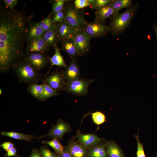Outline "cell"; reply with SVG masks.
Here are the masks:
<instances>
[{
    "label": "cell",
    "mask_w": 157,
    "mask_h": 157,
    "mask_svg": "<svg viewBox=\"0 0 157 157\" xmlns=\"http://www.w3.org/2000/svg\"><path fill=\"white\" fill-rule=\"evenodd\" d=\"M61 49L71 58L76 59L78 53L72 40H67L62 42Z\"/></svg>",
    "instance_id": "7402d4cb"
},
{
    "label": "cell",
    "mask_w": 157,
    "mask_h": 157,
    "mask_svg": "<svg viewBox=\"0 0 157 157\" xmlns=\"http://www.w3.org/2000/svg\"><path fill=\"white\" fill-rule=\"evenodd\" d=\"M43 84H32L27 88V90L31 95L40 100L43 93Z\"/></svg>",
    "instance_id": "d4e9b609"
},
{
    "label": "cell",
    "mask_w": 157,
    "mask_h": 157,
    "mask_svg": "<svg viewBox=\"0 0 157 157\" xmlns=\"http://www.w3.org/2000/svg\"><path fill=\"white\" fill-rule=\"evenodd\" d=\"M55 53L51 57L49 56L48 59L51 64V67L53 65H56L58 67H63L65 69L67 65L61 54L60 49L58 47L57 44L53 46Z\"/></svg>",
    "instance_id": "ffe728a7"
},
{
    "label": "cell",
    "mask_w": 157,
    "mask_h": 157,
    "mask_svg": "<svg viewBox=\"0 0 157 157\" xmlns=\"http://www.w3.org/2000/svg\"><path fill=\"white\" fill-rule=\"evenodd\" d=\"M63 72L58 69L47 75L44 78L43 83L50 86L54 90L58 92L64 90L66 83Z\"/></svg>",
    "instance_id": "52a82bcc"
},
{
    "label": "cell",
    "mask_w": 157,
    "mask_h": 157,
    "mask_svg": "<svg viewBox=\"0 0 157 157\" xmlns=\"http://www.w3.org/2000/svg\"><path fill=\"white\" fill-rule=\"evenodd\" d=\"M92 119L94 123L97 126V130L99 129V126L106 121V116L102 112L96 111L91 113Z\"/></svg>",
    "instance_id": "f1b7e54d"
},
{
    "label": "cell",
    "mask_w": 157,
    "mask_h": 157,
    "mask_svg": "<svg viewBox=\"0 0 157 157\" xmlns=\"http://www.w3.org/2000/svg\"><path fill=\"white\" fill-rule=\"evenodd\" d=\"M156 157H157V155H156Z\"/></svg>",
    "instance_id": "7bdbcfd3"
},
{
    "label": "cell",
    "mask_w": 157,
    "mask_h": 157,
    "mask_svg": "<svg viewBox=\"0 0 157 157\" xmlns=\"http://www.w3.org/2000/svg\"><path fill=\"white\" fill-rule=\"evenodd\" d=\"M57 154L58 157H72L65 149L62 153L60 154Z\"/></svg>",
    "instance_id": "ab89813d"
},
{
    "label": "cell",
    "mask_w": 157,
    "mask_h": 157,
    "mask_svg": "<svg viewBox=\"0 0 157 157\" xmlns=\"http://www.w3.org/2000/svg\"><path fill=\"white\" fill-rule=\"evenodd\" d=\"M111 0H95L94 3L91 6L92 9L97 10L107 5Z\"/></svg>",
    "instance_id": "d6a6232c"
},
{
    "label": "cell",
    "mask_w": 157,
    "mask_h": 157,
    "mask_svg": "<svg viewBox=\"0 0 157 157\" xmlns=\"http://www.w3.org/2000/svg\"><path fill=\"white\" fill-rule=\"evenodd\" d=\"M64 21L78 31H83L86 22L84 13L82 9H76L74 5L65 6Z\"/></svg>",
    "instance_id": "277c9868"
},
{
    "label": "cell",
    "mask_w": 157,
    "mask_h": 157,
    "mask_svg": "<svg viewBox=\"0 0 157 157\" xmlns=\"http://www.w3.org/2000/svg\"><path fill=\"white\" fill-rule=\"evenodd\" d=\"M42 143L48 145L52 148L57 154L62 153L65 150L64 147L58 140L54 138L50 141H43Z\"/></svg>",
    "instance_id": "484cf974"
},
{
    "label": "cell",
    "mask_w": 157,
    "mask_h": 157,
    "mask_svg": "<svg viewBox=\"0 0 157 157\" xmlns=\"http://www.w3.org/2000/svg\"><path fill=\"white\" fill-rule=\"evenodd\" d=\"M106 150L108 157H125L122 150L114 141H108Z\"/></svg>",
    "instance_id": "44dd1931"
},
{
    "label": "cell",
    "mask_w": 157,
    "mask_h": 157,
    "mask_svg": "<svg viewBox=\"0 0 157 157\" xmlns=\"http://www.w3.org/2000/svg\"><path fill=\"white\" fill-rule=\"evenodd\" d=\"M5 8L10 9H14V7L17 5V0H4Z\"/></svg>",
    "instance_id": "d590c367"
},
{
    "label": "cell",
    "mask_w": 157,
    "mask_h": 157,
    "mask_svg": "<svg viewBox=\"0 0 157 157\" xmlns=\"http://www.w3.org/2000/svg\"><path fill=\"white\" fill-rule=\"evenodd\" d=\"M49 48L42 36L28 43L26 48L27 53H42L47 51Z\"/></svg>",
    "instance_id": "2e32d148"
},
{
    "label": "cell",
    "mask_w": 157,
    "mask_h": 157,
    "mask_svg": "<svg viewBox=\"0 0 157 157\" xmlns=\"http://www.w3.org/2000/svg\"><path fill=\"white\" fill-rule=\"evenodd\" d=\"M83 31L90 38H99L105 36L109 32L108 26L94 20L85 24Z\"/></svg>",
    "instance_id": "8992f818"
},
{
    "label": "cell",
    "mask_w": 157,
    "mask_h": 157,
    "mask_svg": "<svg viewBox=\"0 0 157 157\" xmlns=\"http://www.w3.org/2000/svg\"><path fill=\"white\" fill-rule=\"evenodd\" d=\"M46 45L49 48L51 46L57 44L59 41L56 28V24L52 28L44 32L42 36Z\"/></svg>",
    "instance_id": "d6986e66"
},
{
    "label": "cell",
    "mask_w": 157,
    "mask_h": 157,
    "mask_svg": "<svg viewBox=\"0 0 157 157\" xmlns=\"http://www.w3.org/2000/svg\"><path fill=\"white\" fill-rule=\"evenodd\" d=\"M50 1L53 2L52 4V10L49 16H53L55 13L64 10L65 3L69 2V0H56Z\"/></svg>",
    "instance_id": "83f0119b"
},
{
    "label": "cell",
    "mask_w": 157,
    "mask_h": 157,
    "mask_svg": "<svg viewBox=\"0 0 157 157\" xmlns=\"http://www.w3.org/2000/svg\"><path fill=\"white\" fill-rule=\"evenodd\" d=\"M17 157H18V156H17Z\"/></svg>",
    "instance_id": "ee69618b"
},
{
    "label": "cell",
    "mask_w": 157,
    "mask_h": 157,
    "mask_svg": "<svg viewBox=\"0 0 157 157\" xmlns=\"http://www.w3.org/2000/svg\"><path fill=\"white\" fill-rule=\"evenodd\" d=\"M29 157H43V156L40 150L34 148L32 150Z\"/></svg>",
    "instance_id": "f35d334b"
},
{
    "label": "cell",
    "mask_w": 157,
    "mask_h": 157,
    "mask_svg": "<svg viewBox=\"0 0 157 157\" xmlns=\"http://www.w3.org/2000/svg\"><path fill=\"white\" fill-rule=\"evenodd\" d=\"M63 73L66 82L80 78L79 66L76 59L71 60Z\"/></svg>",
    "instance_id": "9a60e30c"
},
{
    "label": "cell",
    "mask_w": 157,
    "mask_h": 157,
    "mask_svg": "<svg viewBox=\"0 0 157 157\" xmlns=\"http://www.w3.org/2000/svg\"><path fill=\"white\" fill-rule=\"evenodd\" d=\"M12 68L20 83L30 85L44 80V75L37 71L24 58Z\"/></svg>",
    "instance_id": "3957f363"
},
{
    "label": "cell",
    "mask_w": 157,
    "mask_h": 157,
    "mask_svg": "<svg viewBox=\"0 0 157 157\" xmlns=\"http://www.w3.org/2000/svg\"><path fill=\"white\" fill-rule=\"evenodd\" d=\"M132 0H111L110 3L113 11V15L119 13L123 8L130 7L132 5Z\"/></svg>",
    "instance_id": "cb8c5ba5"
},
{
    "label": "cell",
    "mask_w": 157,
    "mask_h": 157,
    "mask_svg": "<svg viewBox=\"0 0 157 157\" xmlns=\"http://www.w3.org/2000/svg\"><path fill=\"white\" fill-rule=\"evenodd\" d=\"M56 28L59 41L61 42L67 40H73L79 32L65 21L56 24Z\"/></svg>",
    "instance_id": "4fadbf2b"
},
{
    "label": "cell",
    "mask_w": 157,
    "mask_h": 157,
    "mask_svg": "<svg viewBox=\"0 0 157 157\" xmlns=\"http://www.w3.org/2000/svg\"><path fill=\"white\" fill-rule=\"evenodd\" d=\"M18 156L16 149L14 147L9 150L6 151L4 155V157H10L11 156Z\"/></svg>",
    "instance_id": "74e56055"
},
{
    "label": "cell",
    "mask_w": 157,
    "mask_h": 157,
    "mask_svg": "<svg viewBox=\"0 0 157 157\" xmlns=\"http://www.w3.org/2000/svg\"><path fill=\"white\" fill-rule=\"evenodd\" d=\"M71 130L70 125L63 121L62 119H59L56 124L45 135L39 137H47L56 138L59 141L61 140L63 135Z\"/></svg>",
    "instance_id": "30bf717a"
},
{
    "label": "cell",
    "mask_w": 157,
    "mask_h": 157,
    "mask_svg": "<svg viewBox=\"0 0 157 157\" xmlns=\"http://www.w3.org/2000/svg\"><path fill=\"white\" fill-rule=\"evenodd\" d=\"M110 2L106 6L96 10L95 21L104 24L106 20L113 15V11Z\"/></svg>",
    "instance_id": "e0dca14e"
},
{
    "label": "cell",
    "mask_w": 157,
    "mask_h": 157,
    "mask_svg": "<svg viewBox=\"0 0 157 157\" xmlns=\"http://www.w3.org/2000/svg\"><path fill=\"white\" fill-rule=\"evenodd\" d=\"M137 135H135L137 142V149L136 152V157H146L143 145L140 142L139 138V129Z\"/></svg>",
    "instance_id": "1f68e13d"
},
{
    "label": "cell",
    "mask_w": 157,
    "mask_h": 157,
    "mask_svg": "<svg viewBox=\"0 0 157 157\" xmlns=\"http://www.w3.org/2000/svg\"><path fill=\"white\" fill-rule=\"evenodd\" d=\"M48 56L42 53H27L23 58L39 72L49 63Z\"/></svg>",
    "instance_id": "ba28073f"
},
{
    "label": "cell",
    "mask_w": 157,
    "mask_h": 157,
    "mask_svg": "<svg viewBox=\"0 0 157 157\" xmlns=\"http://www.w3.org/2000/svg\"><path fill=\"white\" fill-rule=\"evenodd\" d=\"M152 28L155 33L156 37L157 39V25L155 23H153Z\"/></svg>",
    "instance_id": "60d3db41"
},
{
    "label": "cell",
    "mask_w": 157,
    "mask_h": 157,
    "mask_svg": "<svg viewBox=\"0 0 157 157\" xmlns=\"http://www.w3.org/2000/svg\"><path fill=\"white\" fill-rule=\"evenodd\" d=\"M91 39L83 31H79L77 33L73 40L78 55L82 56L89 51Z\"/></svg>",
    "instance_id": "9c48e42d"
},
{
    "label": "cell",
    "mask_w": 157,
    "mask_h": 157,
    "mask_svg": "<svg viewBox=\"0 0 157 157\" xmlns=\"http://www.w3.org/2000/svg\"><path fill=\"white\" fill-rule=\"evenodd\" d=\"M0 147L7 151L15 147L14 144L10 142H6L0 144Z\"/></svg>",
    "instance_id": "8d00e7d4"
},
{
    "label": "cell",
    "mask_w": 157,
    "mask_h": 157,
    "mask_svg": "<svg viewBox=\"0 0 157 157\" xmlns=\"http://www.w3.org/2000/svg\"><path fill=\"white\" fill-rule=\"evenodd\" d=\"M43 157H58L57 154L55 153L48 149L42 147L40 149Z\"/></svg>",
    "instance_id": "e575fe53"
},
{
    "label": "cell",
    "mask_w": 157,
    "mask_h": 157,
    "mask_svg": "<svg viewBox=\"0 0 157 157\" xmlns=\"http://www.w3.org/2000/svg\"><path fill=\"white\" fill-rule=\"evenodd\" d=\"M76 138L78 142L88 149L104 140V138L99 137L94 133L83 134L79 130L77 131Z\"/></svg>",
    "instance_id": "7c38bea8"
},
{
    "label": "cell",
    "mask_w": 157,
    "mask_h": 157,
    "mask_svg": "<svg viewBox=\"0 0 157 157\" xmlns=\"http://www.w3.org/2000/svg\"><path fill=\"white\" fill-rule=\"evenodd\" d=\"M1 133L2 135L4 136L27 141H31L33 138H37L32 135H28L14 131H2Z\"/></svg>",
    "instance_id": "603a6c76"
},
{
    "label": "cell",
    "mask_w": 157,
    "mask_h": 157,
    "mask_svg": "<svg viewBox=\"0 0 157 157\" xmlns=\"http://www.w3.org/2000/svg\"><path fill=\"white\" fill-rule=\"evenodd\" d=\"M94 81L93 79L80 78L67 81L65 83L64 91L73 95L84 96L87 94L89 86Z\"/></svg>",
    "instance_id": "5b68a950"
},
{
    "label": "cell",
    "mask_w": 157,
    "mask_h": 157,
    "mask_svg": "<svg viewBox=\"0 0 157 157\" xmlns=\"http://www.w3.org/2000/svg\"><path fill=\"white\" fill-rule=\"evenodd\" d=\"M108 142L103 141L88 149L87 157H108L106 150Z\"/></svg>",
    "instance_id": "ac0fdd59"
},
{
    "label": "cell",
    "mask_w": 157,
    "mask_h": 157,
    "mask_svg": "<svg viewBox=\"0 0 157 157\" xmlns=\"http://www.w3.org/2000/svg\"><path fill=\"white\" fill-rule=\"evenodd\" d=\"M31 17H29L25 30L26 41L27 43L41 38L44 32L38 23L30 20Z\"/></svg>",
    "instance_id": "8fae6325"
},
{
    "label": "cell",
    "mask_w": 157,
    "mask_h": 157,
    "mask_svg": "<svg viewBox=\"0 0 157 157\" xmlns=\"http://www.w3.org/2000/svg\"><path fill=\"white\" fill-rule=\"evenodd\" d=\"M0 70L6 71L22 60L25 30L29 17L23 11L1 8Z\"/></svg>",
    "instance_id": "6da1fadb"
},
{
    "label": "cell",
    "mask_w": 157,
    "mask_h": 157,
    "mask_svg": "<svg viewBox=\"0 0 157 157\" xmlns=\"http://www.w3.org/2000/svg\"><path fill=\"white\" fill-rule=\"evenodd\" d=\"M53 17V16H49L38 22L39 25L44 30V32L51 29L56 25V23H53L52 22Z\"/></svg>",
    "instance_id": "f546056e"
},
{
    "label": "cell",
    "mask_w": 157,
    "mask_h": 157,
    "mask_svg": "<svg viewBox=\"0 0 157 157\" xmlns=\"http://www.w3.org/2000/svg\"><path fill=\"white\" fill-rule=\"evenodd\" d=\"M66 150L72 157H87L88 149L73 138L70 140L65 147Z\"/></svg>",
    "instance_id": "5bb4252c"
},
{
    "label": "cell",
    "mask_w": 157,
    "mask_h": 157,
    "mask_svg": "<svg viewBox=\"0 0 157 157\" xmlns=\"http://www.w3.org/2000/svg\"><path fill=\"white\" fill-rule=\"evenodd\" d=\"M95 1V0H76L74 5L76 9H81L84 7L92 5Z\"/></svg>",
    "instance_id": "4dcf8cb0"
},
{
    "label": "cell",
    "mask_w": 157,
    "mask_h": 157,
    "mask_svg": "<svg viewBox=\"0 0 157 157\" xmlns=\"http://www.w3.org/2000/svg\"><path fill=\"white\" fill-rule=\"evenodd\" d=\"M65 13L64 10L55 13L53 15L52 19L53 23H62L64 21Z\"/></svg>",
    "instance_id": "836d02e7"
},
{
    "label": "cell",
    "mask_w": 157,
    "mask_h": 157,
    "mask_svg": "<svg viewBox=\"0 0 157 157\" xmlns=\"http://www.w3.org/2000/svg\"><path fill=\"white\" fill-rule=\"evenodd\" d=\"M137 3L122 13H118L110 17L111 21L108 26L109 32L113 35H120L130 25L138 9Z\"/></svg>",
    "instance_id": "7a4b0ae2"
},
{
    "label": "cell",
    "mask_w": 157,
    "mask_h": 157,
    "mask_svg": "<svg viewBox=\"0 0 157 157\" xmlns=\"http://www.w3.org/2000/svg\"><path fill=\"white\" fill-rule=\"evenodd\" d=\"M2 93V89L1 88H0V95H1Z\"/></svg>",
    "instance_id": "b9f144b4"
},
{
    "label": "cell",
    "mask_w": 157,
    "mask_h": 157,
    "mask_svg": "<svg viewBox=\"0 0 157 157\" xmlns=\"http://www.w3.org/2000/svg\"><path fill=\"white\" fill-rule=\"evenodd\" d=\"M43 90L42 96L39 100L43 101L52 97L59 95L58 92L49 85L43 83Z\"/></svg>",
    "instance_id": "4316f807"
}]
</instances>
